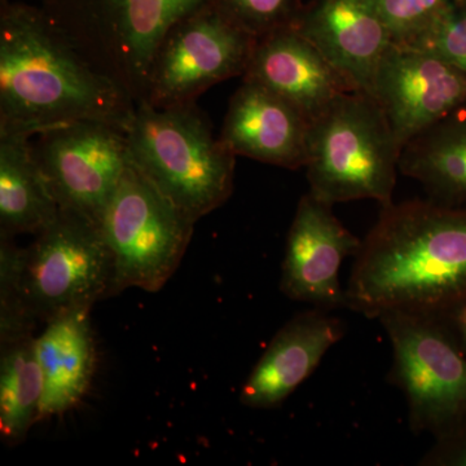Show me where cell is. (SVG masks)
Here are the masks:
<instances>
[{"mask_svg":"<svg viewBox=\"0 0 466 466\" xmlns=\"http://www.w3.org/2000/svg\"><path fill=\"white\" fill-rule=\"evenodd\" d=\"M346 309L444 319L466 302V207L408 200L381 207L361 240Z\"/></svg>","mask_w":466,"mask_h":466,"instance_id":"1","label":"cell"},{"mask_svg":"<svg viewBox=\"0 0 466 466\" xmlns=\"http://www.w3.org/2000/svg\"><path fill=\"white\" fill-rule=\"evenodd\" d=\"M135 106L38 5L2 0L0 133L34 137L84 119L126 127Z\"/></svg>","mask_w":466,"mask_h":466,"instance_id":"2","label":"cell"},{"mask_svg":"<svg viewBox=\"0 0 466 466\" xmlns=\"http://www.w3.org/2000/svg\"><path fill=\"white\" fill-rule=\"evenodd\" d=\"M113 263L100 227L60 208L27 248L0 236V339L92 309L112 291Z\"/></svg>","mask_w":466,"mask_h":466,"instance_id":"3","label":"cell"},{"mask_svg":"<svg viewBox=\"0 0 466 466\" xmlns=\"http://www.w3.org/2000/svg\"><path fill=\"white\" fill-rule=\"evenodd\" d=\"M126 134L135 167L192 222L231 198L238 156L213 134L195 103L137 104Z\"/></svg>","mask_w":466,"mask_h":466,"instance_id":"4","label":"cell"},{"mask_svg":"<svg viewBox=\"0 0 466 466\" xmlns=\"http://www.w3.org/2000/svg\"><path fill=\"white\" fill-rule=\"evenodd\" d=\"M401 147L379 104L349 91L309 126V192L328 205L373 200L391 204Z\"/></svg>","mask_w":466,"mask_h":466,"instance_id":"5","label":"cell"},{"mask_svg":"<svg viewBox=\"0 0 466 466\" xmlns=\"http://www.w3.org/2000/svg\"><path fill=\"white\" fill-rule=\"evenodd\" d=\"M36 2L95 66L139 104L165 36L208 0Z\"/></svg>","mask_w":466,"mask_h":466,"instance_id":"6","label":"cell"},{"mask_svg":"<svg viewBox=\"0 0 466 466\" xmlns=\"http://www.w3.org/2000/svg\"><path fill=\"white\" fill-rule=\"evenodd\" d=\"M195 225L130 159L99 226L112 257L110 296L161 290L182 263Z\"/></svg>","mask_w":466,"mask_h":466,"instance_id":"7","label":"cell"},{"mask_svg":"<svg viewBox=\"0 0 466 466\" xmlns=\"http://www.w3.org/2000/svg\"><path fill=\"white\" fill-rule=\"evenodd\" d=\"M392 348L388 382L406 397L408 425L440 438L466 416V355L443 319L391 311L379 318Z\"/></svg>","mask_w":466,"mask_h":466,"instance_id":"8","label":"cell"},{"mask_svg":"<svg viewBox=\"0 0 466 466\" xmlns=\"http://www.w3.org/2000/svg\"><path fill=\"white\" fill-rule=\"evenodd\" d=\"M257 43V36L208 0L165 36L153 60L144 103L158 108L195 103L208 88L244 76Z\"/></svg>","mask_w":466,"mask_h":466,"instance_id":"9","label":"cell"},{"mask_svg":"<svg viewBox=\"0 0 466 466\" xmlns=\"http://www.w3.org/2000/svg\"><path fill=\"white\" fill-rule=\"evenodd\" d=\"M34 137L36 158L58 207L100 226L130 161L125 126L84 119Z\"/></svg>","mask_w":466,"mask_h":466,"instance_id":"10","label":"cell"},{"mask_svg":"<svg viewBox=\"0 0 466 466\" xmlns=\"http://www.w3.org/2000/svg\"><path fill=\"white\" fill-rule=\"evenodd\" d=\"M403 150L466 103V76L434 52L390 45L367 92Z\"/></svg>","mask_w":466,"mask_h":466,"instance_id":"11","label":"cell"},{"mask_svg":"<svg viewBox=\"0 0 466 466\" xmlns=\"http://www.w3.org/2000/svg\"><path fill=\"white\" fill-rule=\"evenodd\" d=\"M332 208L309 192L300 198L285 242L280 279L285 297L328 311L346 309L339 271L361 244Z\"/></svg>","mask_w":466,"mask_h":466,"instance_id":"12","label":"cell"},{"mask_svg":"<svg viewBox=\"0 0 466 466\" xmlns=\"http://www.w3.org/2000/svg\"><path fill=\"white\" fill-rule=\"evenodd\" d=\"M293 27L318 48L352 91L368 92L391 39L379 0H319Z\"/></svg>","mask_w":466,"mask_h":466,"instance_id":"13","label":"cell"},{"mask_svg":"<svg viewBox=\"0 0 466 466\" xmlns=\"http://www.w3.org/2000/svg\"><path fill=\"white\" fill-rule=\"evenodd\" d=\"M345 333V323L328 309L311 308L294 315L251 370L241 388V404L251 410L280 407Z\"/></svg>","mask_w":466,"mask_h":466,"instance_id":"14","label":"cell"},{"mask_svg":"<svg viewBox=\"0 0 466 466\" xmlns=\"http://www.w3.org/2000/svg\"><path fill=\"white\" fill-rule=\"evenodd\" d=\"M309 126L283 97L242 79L229 101L219 137L236 156L297 170L308 162Z\"/></svg>","mask_w":466,"mask_h":466,"instance_id":"15","label":"cell"},{"mask_svg":"<svg viewBox=\"0 0 466 466\" xmlns=\"http://www.w3.org/2000/svg\"><path fill=\"white\" fill-rule=\"evenodd\" d=\"M242 79L283 97L309 124L343 94L352 91L324 55L293 27L258 39Z\"/></svg>","mask_w":466,"mask_h":466,"instance_id":"16","label":"cell"},{"mask_svg":"<svg viewBox=\"0 0 466 466\" xmlns=\"http://www.w3.org/2000/svg\"><path fill=\"white\" fill-rule=\"evenodd\" d=\"M90 312L91 309L66 312L45 324L35 337L45 382L39 421L66 415L90 390L96 367Z\"/></svg>","mask_w":466,"mask_h":466,"instance_id":"17","label":"cell"},{"mask_svg":"<svg viewBox=\"0 0 466 466\" xmlns=\"http://www.w3.org/2000/svg\"><path fill=\"white\" fill-rule=\"evenodd\" d=\"M58 211L32 137L0 133V236L36 235Z\"/></svg>","mask_w":466,"mask_h":466,"instance_id":"18","label":"cell"},{"mask_svg":"<svg viewBox=\"0 0 466 466\" xmlns=\"http://www.w3.org/2000/svg\"><path fill=\"white\" fill-rule=\"evenodd\" d=\"M400 170L431 200L466 207V103L404 147Z\"/></svg>","mask_w":466,"mask_h":466,"instance_id":"19","label":"cell"},{"mask_svg":"<svg viewBox=\"0 0 466 466\" xmlns=\"http://www.w3.org/2000/svg\"><path fill=\"white\" fill-rule=\"evenodd\" d=\"M35 337L0 341V435L7 446L23 443L41 415L45 382Z\"/></svg>","mask_w":466,"mask_h":466,"instance_id":"20","label":"cell"},{"mask_svg":"<svg viewBox=\"0 0 466 466\" xmlns=\"http://www.w3.org/2000/svg\"><path fill=\"white\" fill-rule=\"evenodd\" d=\"M392 45L415 47L455 7L452 0H379Z\"/></svg>","mask_w":466,"mask_h":466,"instance_id":"21","label":"cell"},{"mask_svg":"<svg viewBox=\"0 0 466 466\" xmlns=\"http://www.w3.org/2000/svg\"><path fill=\"white\" fill-rule=\"evenodd\" d=\"M238 25L260 39L293 25L302 11L299 0H213Z\"/></svg>","mask_w":466,"mask_h":466,"instance_id":"22","label":"cell"},{"mask_svg":"<svg viewBox=\"0 0 466 466\" xmlns=\"http://www.w3.org/2000/svg\"><path fill=\"white\" fill-rule=\"evenodd\" d=\"M415 48L434 52L466 76V7L455 5Z\"/></svg>","mask_w":466,"mask_h":466,"instance_id":"23","label":"cell"},{"mask_svg":"<svg viewBox=\"0 0 466 466\" xmlns=\"http://www.w3.org/2000/svg\"><path fill=\"white\" fill-rule=\"evenodd\" d=\"M421 466H466V416L449 433L435 438L422 456Z\"/></svg>","mask_w":466,"mask_h":466,"instance_id":"24","label":"cell"},{"mask_svg":"<svg viewBox=\"0 0 466 466\" xmlns=\"http://www.w3.org/2000/svg\"><path fill=\"white\" fill-rule=\"evenodd\" d=\"M458 341L460 349L466 355V302L443 319Z\"/></svg>","mask_w":466,"mask_h":466,"instance_id":"25","label":"cell"}]
</instances>
